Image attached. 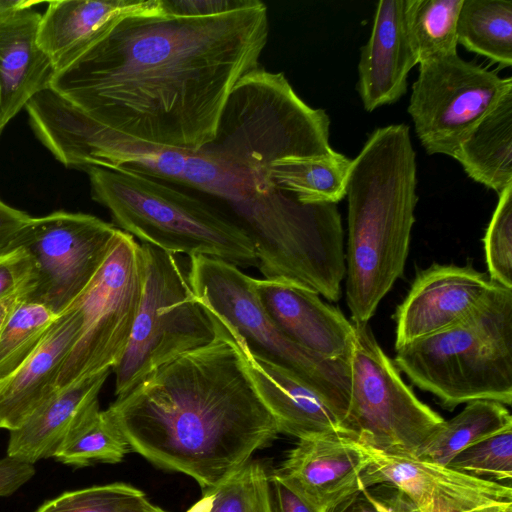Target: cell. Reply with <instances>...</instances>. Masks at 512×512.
Segmentation results:
<instances>
[{
  "label": "cell",
  "instance_id": "9",
  "mask_svg": "<svg viewBox=\"0 0 512 512\" xmlns=\"http://www.w3.org/2000/svg\"><path fill=\"white\" fill-rule=\"evenodd\" d=\"M140 246L143 288L128 344L112 369L116 396L171 360L207 346L218 331L217 320L197 300L189 271L177 255Z\"/></svg>",
  "mask_w": 512,
  "mask_h": 512
},
{
  "label": "cell",
  "instance_id": "4",
  "mask_svg": "<svg viewBox=\"0 0 512 512\" xmlns=\"http://www.w3.org/2000/svg\"><path fill=\"white\" fill-rule=\"evenodd\" d=\"M416 154L409 127L375 129L352 159L346 196V302L354 325H366L402 276L415 222Z\"/></svg>",
  "mask_w": 512,
  "mask_h": 512
},
{
  "label": "cell",
  "instance_id": "25",
  "mask_svg": "<svg viewBox=\"0 0 512 512\" xmlns=\"http://www.w3.org/2000/svg\"><path fill=\"white\" fill-rule=\"evenodd\" d=\"M509 429L512 416L505 405L489 400L472 401L456 416L444 420L413 456L447 466L469 446Z\"/></svg>",
  "mask_w": 512,
  "mask_h": 512
},
{
  "label": "cell",
  "instance_id": "33",
  "mask_svg": "<svg viewBox=\"0 0 512 512\" xmlns=\"http://www.w3.org/2000/svg\"><path fill=\"white\" fill-rule=\"evenodd\" d=\"M447 466L473 477L510 483L512 429L469 446L457 454Z\"/></svg>",
  "mask_w": 512,
  "mask_h": 512
},
{
  "label": "cell",
  "instance_id": "31",
  "mask_svg": "<svg viewBox=\"0 0 512 512\" xmlns=\"http://www.w3.org/2000/svg\"><path fill=\"white\" fill-rule=\"evenodd\" d=\"M187 512H271L268 470L249 461L203 497Z\"/></svg>",
  "mask_w": 512,
  "mask_h": 512
},
{
  "label": "cell",
  "instance_id": "17",
  "mask_svg": "<svg viewBox=\"0 0 512 512\" xmlns=\"http://www.w3.org/2000/svg\"><path fill=\"white\" fill-rule=\"evenodd\" d=\"M254 289L263 307L293 342L333 360L351 361L354 324L342 312L307 288L254 278Z\"/></svg>",
  "mask_w": 512,
  "mask_h": 512
},
{
  "label": "cell",
  "instance_id": "20",
  "mask_svg": "<svg viewBox=\"0 0 512 512\" xmlns=\"http://www.w3.org/2000/svg\"><path fill=\"white\" fill-rule=\"evenodd\" d=\"M158 3L159 0L51 1L41 15L38 43L58 73L79 59L121 18Z\"/></svg>",
  "mask_w": 512,
  "mask_h": 512
},
{
  "label": "cell",
  "instance_id": "34",
  "mask_svg": "<svg viewBox=\"0 0 512 512\" xmlns=\"http://www.w3.org/2000/svg\"><path fill=\"white\" fill-rule=\"evenodd\" d=\"M488 277L512 289V186L500 195L484 237Z\"/></svg>",
  "mask_w": 512,
  "mask_h": 512
},
{
  "label": "cell",
  "instance_id": "32",
  "mask_svg": "<svg viewBox=\"0 0 512 512\" xmlns=\"http://www.w3.org/2000/svg\"><path fill=\"white\" fill-rule=\"evenodd\" d=\"M153 504L126 483H111L65 492L35 512H147Z\"/></svg>",
  "mask_w": 512,
  "mask_h": 512
},
{
  "label": "cell",
  "instance_id": "8",
  "mask_svg": "<svg viewBox=\"0 0 512 512\" xmlns=\"http://www.w3.org/2000/svg\"><path fill=\"white\" fill-rule=\"evenodd\" d=\"M329 135L325 110L308 106L283 73L258 67L233 88L209 144L269 175L278 160L330 152Z\"/></svg>",
  "mask_w": 512,
  "mask_h": 512
},
{
  "label": "cell",
  "instance_id": "39",
  "mask_svg": "<svg viewBox=\"0 0 512 512\" xmlns=\"http://www.w3.org/2000/svg\"><path fill=\"white\" fill-rule=\"evenodd\" d=\"M30 216L0 199V252L7 250L11 241Z\"/></svg>",
  "mask_w": 512,
  "mask_h": 512
},
{
  "label": "cell",
  "instance_id": "10",
  "mask_svg": "<svg viewBox=\"0 0 512 512\" xmlns=\"http://www.w3.org/2000/svg\"><path fill=\"white\" fill-rule=\"evenodd\" d=\"M354 328L350 398L342 431L375 450L413 455L444 419L404 383L368 324Z\"/></svg>",
  "mask_w": 512,
  "mask_h": 512
},
{
  "label": "cell",
  "instance_id": "23",
  "mask_svg": "<svg viewBox=\"0 0 512 512\" xmlns=\"http://www.w3.org/2000/svg\"><path fill=\"white\" fill-rule=\"evenodd\" d=\"M109 373L57 389L18 429L9 431L7 456L32 464L53 457L87 409L98 400Z\"/></svg>",
  "mask_w": 512,
  "mask_h": 512
},
{
  "label": "cell",
  "instance_id": "5",
  "mask_svg": "<svg viewBox=\"0 0 512 512\" xmlns=\"http://www.w3.org/2000/svg\"><path fill=\"white\" fill-rule=\"evenodd\" d=\"M92 199L123 232L171 254L258 267L248 235L212 203L122 167L90 166Z\"/></svg>",
  "mask_w": 512,
  "mask_h": 512
},
{
  "label": "cell",
  "instance_id": "13",
  "mask_svg": "<svg viewBox=\"0 0 512 512\" xmlns=\"http://www.w3.org/2000/svg\"><path fill=\"white\" fill-rule=\"evenodd\" d=\"M510 90V77L502 78L456 52L419 64L408 113L428 154L453 157L463 139Z\"/></svg>",
  "mask_w": 512,
  "mask_h": 512
},
{
  "label": "cell",
  "instance_id": "28",
  "mask_svg": "<svg viewBox=\"0 0 512 512\" xmlns=\"http://www.w3.org/2000/svg\"><path fill=\"white\" fill-rule=\"evenodd\" d=\"M130 450L118 429L95 401L70 431L54 454L66 465L84 467L95 463H118Z\"/></svg>",
  "mask_w": 512,
  "mask_h": 512
},
{
  "label": "cell",
  "instance_id": "38",
  "mask_svg": "<svg viewBox=\"0 0 512 512\" xmlns=\"http://www.w3.org/2000/svg\"><path fill=\"white\" fill-rule=\"evenodd\" d=\"M35 474L34 464L17 457L0 459V497L9 496Z\"/></svg>",
  "mask_w": 512,
  "mask_h": 512
},
{
  "label": "cell",
  "instance_id": "29",
  "mask_svg": "<svg viewBox=\"0 0 512 512\" xmlns=\"http://www.w3.org/2000/svg\"><path fill=\"white\" fill-rule=\"evenodd\" d=\"M463 0H407L406 22L420 63L457 52Z\"/></svg>",
  "mask_w": 512,
  "mask_h": 512
},
{
  "label": "cell",
  "instance_id": "27",
  "mask_svg": "<svg viewBox=\"0 0 512 512\" xmlns=\"http://www.w3.org/2000/svg\"><path fill=\"white\" fill-rule=\"evenodd\" d=\"M457 41L468 51L498 63L512 64V1L463 0Z\"/></svg>",
  "mask_w": 512,
  "mask_h": 512
},
{
  "label": "cell",
  "instance_id": "37",
  "mask_svg": "<svg viewBox=\"0 0 512 512\" xmlns=\"http://www.w3.org/2000/svg\"><path fill=\"white\" fill-rule=\"evenodd\" d=\"M247 0H162L167 13L179 15H213L243 6Z\"/></svg>",
  "mask_w": 512,
  "mask_h": 512
},
{
  "label": "cell",
  "instance_id": "11",
  "mask_svg": "<svg viewBox=\"0 0 512 512\" xmlns=\"http://www.w3.org/2000/svg\"><path fill=\"white\" fill-rule=\"evenodd\" d=\"M143 280L140 243L122 231L105 262L77 299L81 328L63 363L57 389L110 371L118 364L131 335Z\"/></svg>",
  "mask_w": 512,
  "mask_h": 512
},
{
  "label": "cell",
  "instance_id": "43",
  "mask_svg": "<svg viewBox=\"0 0 512 512\" xmlns=\"http://www.w3.org/2000/svg\"><path fill=\"white\" fill-rule=\"evenodd\" d=\"M492 506H494V505L487 506V507H484V508H479V509H476V510H473V511H469V512H491Z\"/></svg>",
  "mask_w": 512,
  "mask_h": 512
},
{
  "label": "cell",
  "instance_id": "3",
  "mask_svg": "<svg viewBox=\"0 0 512 512\" xmlns=\"http://www.w3.org/2000/svg\"><path fill=\"white\" fill-rule=\"evenodd\" d=\"M82 147L91 166L122 167L194 189L252 241L264 279L331 297L344 278L341 216L334 203H301L228 154L139 142L90 121Z\"/></svg>",
  "mask_w": 512,
  "mask_h": 512
},
{
  "label": "cell",
  "instance_id": "2",
  "mask_svg": "<svg viewBox=\"0 0 512 512\" xmlns=\"http://www.w3.org/2000/svg\"><path fill=\"white\" fill-rule=\"evenodd\" d=\"M207 346L159 367L104 410L129 448L206 491L280 433L233 335L218 320Z\"/></svg>",
  "mask_w": 512,
  "mask_h": 512
},
{
  "label": "cell",
  "instance_id": "45",
  "mask_svg": "<svg viewBox=\"0 0 512 512\" xmlns=\"http://www.w3.org/2000/svg\"><path fill=\"white\" fill-rule=\"evenodd\" d=\"M1 134V133H0Z\"/></svg>",
  "mask_w": 512,
  "mask_h": 512
},
{
  "label": "cell",
  "instance_id": "7",
  "mask_svg": "<svg viewBox=\"0 0 512 512\" xmlns=\"http://www.w3.org/2000/svg\"><path fill=\"white\" fill-rule=\"evenodd\" d=\"M189 278L201 305L253 356L288 370L310 386L342 420L351 386L350 362L299 346L275 324L239 267L207 256L189 258Z\"/></svg>",
  "mask_w": 512,
  "mask_h": 512
},
{
  "label": "cell",
  "instance_id": "41",
  "mask_svg": "<svg viewBox=\"0 0 512 512\" xmlns=\"http://www.w3.org/2000/svg\"><path fill=\"white\" fill-rule=\"evenodd\" d=\"M38 3L37 1L27 0H0V18L24 9L33 8Z\"/></svg>",
  "mask_w": 512,
  "mask_h": 512
},
{
  "label": "cell",
  "instance_id": "40",
  "mask_svg": "<svg viewBox=\"0 0 512 512\" xmlns=\"http://www.w3.org/2000/svg\"><path fill=\"white\" fill-rule=\"evenodd\" d=\"M333 512H381L374 503L370 500L365 489L357 492L341 505H339Z\"/></svg>",
  "mask_w": 512,
  "mask_h": 512
},
{
  "label": "cell",
  "instance_id": "12",
  "mask_svg": "<svg viewBox=\"0 0 512 512\" xmlns=\"http://www.w3.org/2000/svg\"><path fill=\"white\" fill-rule=\"evenodd\" d=\"M122 230L80 212L55 211L30 217L7 250L22 247L35 265L32 290L22 299L59 316L91 283Z\"/></svg>",
  "mask_w": 512,
  "mask_h": 512
},
{
  "label": "cell",
  "instance_id": "30",
  "mask_svg": "<svg viewBox=\"0 0 512 512\" xmlns=\"http://www.w3.org/2000/svg\"><path fill=\"white\" fill-rule=\"evenodd\" d=\"M57 318L42 304L20 300L0 331V382L34 353Z\"/></svg>",
  "mask_w": 512,
  "mask_h": 512
},
{
  "label": "cell",
  "instance_id": "19",
  "mask_svg": "<svg viewBox=\"0 0 512 512\" xmlns=\"http://www.w3.org/2000/svg\"><path fill=\"white\" fill-rule=\"evenodd\" d=\"M78 301L58 316L34 353L0 382V428L18 429L56 390L63 363L79 336Z\"/></svg>",
  "mask_w": 512,
  "mask_h": 512
},
{
  "label": "cell",
  "instance_id": "44",
  "mask_svg": "<svg viewBox=\"0 0 512 512\" xmlns=\"http://www.w3.org/2000/svg\"><path fill=\"white\" fill-rule=\"evenodd\" d=\"M147 512H167V511L161 509L158 506L152 505L151 508Z\"/></svg>",
  "mask_w": 512,
  "mask_h": 512
},
{
  "label": "cell",
  "instance_id": "42",
  "mask_svg": "<svg viewBox=\"0 0 512 512\" xmlns=\"http://www.w3.org/2000/svg\"><path fill=\"white\" fill-rule=\"evenodd\" d=\"M22 297L23 295L16 294L0 301V331Z\"/></svg>",
  "mask_w": 512,
  "mask_h": 512
},
{
  "label": "cell",
  "instance_id": "15",
  "mask_svg": "<svg viewBox=\"0 0 512 512\" xmlns=\"http://www.w3.org/2000/svg\"><path fill=\"white\" fill-rule=\"evenodd\" d=\"M493 285L486 274L469 266L433 264L422 270L396 309L395 349L461 321Z\"/></svg>",
  "mask_w": 512,
  "mask_h": 512
},
{
  "label": "cell",
  "instance_id": "14",
  "mask_svg": "<svg viewBox=\"0 0 512 512\" xmlns=\"http://www.w3.org/2000/svg\"><path fill=\"white\" fill-rule=\"evenodd\" d=\"M364 447L371 463L361 475V489L376 486L392 489L417 512H469L512 502L510 484L473 477L413 455Z\"/></svg>",
  "mask_w": 512,
  "mask_h": 512
},
{
  "label": "cell",
  "instance_id": "35",
  "mask_svg": "<svg viewBox=\"0 0 512 512\" xmlns=\"http://www.w3.org/2000/svg\"><path fill=\"white\" fill-rule=\"evenodd\" d=\"M35 265L22 248L14 247L0 252V301L29 293L35 282Z\"/></svg>",
  "mask_w": 512,
  "mask_h": 512
},
{
  "label": "cell",
  "instance_id": "21",
  "mask_svg": "<svg viewBox=\"0 0 512 512\" xmlns=\"http://www.w3.org/2000/svg\"><path fill=\"white\" fill-rule=\"evenodd\" d=\"M40 19L33 8L0 18V133L56 73L38 43Z\"/></svg>",
  "mask_w": 512,
  "mask_h": 512
},
{
  "label": "cell",
  "instance_id": "1",
  "mask_svg": "<svg viewBox=\"0 0 512 512\" xmlns=\"http://www.w3.org/2000/svg\"><path fill=\"white\" fill-rule=\"evenodd\" d=\"M268 35L259 0L213 15L167 13L159 0L121 18L50 87L117 134L197 151L214 140L235 85L260 67Z\"/></svg>",
  "mask_w": 512,
  "mask_h": 512
},
{
  "label": "cell",
  "instance_id": "26",
  "mask_svg": "<svg viewBox=\"0 0 512 512\" xmlns=\"http://www.w3.org/2000/svg\"><path fill=\"white\" fill-rule=\"evenodd\" d=\"M352 160L333 149L322 155L290 157L274 162L270 179L299 202L337 204L346 196Z\"/></svg>",
  "mask_w": 512,
  "mask_h": 512
},
{
  "label": "cell",
  "instance_id": "16",
  "mask_svg": "<svg viewBox=\"0 0 512 512\" xmlns=\"http://www.w3.org/2000/svg\"><path fill=\"white\" fill-rule=\"evenodd\" d=\"M370 463L364 445L335 432L299 439L276 470L319 511L333 512L362 490L360 478Z\"/></svg>",
  "mask_w": 512,
  "mask_h": 512
},
{
  "label": "cell",
  "instance_id": "24",
  "mask_svg": "<svg viewBox=\"0 0 512 512\" xmlns=\"http://www.w3.org/2000/svg\"><path fill=\"white\" fill-rule=\"evenodd\" d=\"M453 158L471 179L498 196L512 186V90L476 124Z\"/></svg>",
  "mask_w": 512,
  "mask_h": 512
},
{
  "label": "cell",
  "instance_id": "18",
  "mask_svg": "<svg viewBox=\"0 0 512 512\" xmlns=\"http://www.w3.org/2000/svg\"><path fill=\"white\" fill-rule=\"evenodd\" d=\"M407 0H381L371 35L362 47L357 90L366 111L397 102L407 91V77L419 63L407 22Z\"/></svg>",
  "mask_w": 512,
  "mask_h": 512
},
{
  "label": "cell",
  "instance_id": "22",
  "mask_svg": "<svg viewBox=\"0 0 512 512\" xmlns=\"http://www.w3.org/2000/svg\"><path fill=\"white\" fill-rule=\"evenodd\" d=\"M239 348L246 371L280 433L299 440L343 432L339 416L310 386L288 370Z\"/></svg>",
  "mask_w": 512,
  "mask_h": 512
},
{
  "label": "cell",
  "instance_id": "36",
  "mask_svg": "<svg viewBox=\"0 0 512 512\" xmlns=\"http://www.w3.org/2000/svg\"><path fill=\"white\" fill-rule=\"evenodd\" d=\"M271 512H321L310 504L278 471H268Z\"/></svg>",
  "mask_w": 512,
  "mask_h": 512
},
{
  "label": "cell",
  "instance_id": "6",
  "mask_svg": "<svg viewBox=\"0 0 512 512\" xmlns=\"http://www.w3.org/2000/svg\"><path fill=\"white\" fill-rule=\"evenodd\" d=\"M395 366L447 409L512 403V289L494 283L465 318L396 350Z\"/></svg>",
  "mask_w": 512,
  "mask_h": 512
}]
</instances>
